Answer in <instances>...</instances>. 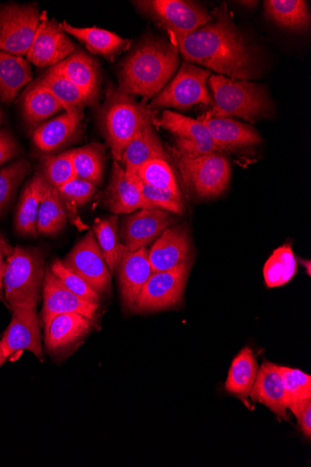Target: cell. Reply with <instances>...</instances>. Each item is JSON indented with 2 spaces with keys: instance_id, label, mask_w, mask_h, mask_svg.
Returning <instances> with one entry per match:
<instances>
[{
  "instance_id": "44",
  "label": "cell",
  "mask_w": 311,
  "mask_h": 467,
  "mask_svg": "<svg viewBox=\"0 0 311 467\" xmlns=\"http://www.w3.org/2000/svg\"><path fill=\"white\" fill-rule=\"evenodd\" d=\"M19 146L14 136L6 130L0 131V166L16 157Z\"/></svg>"
},
{
  "instance_id": "39",
  "label": "cell",
  "mask_w": 311,
  "mask_h": 467,
  "mask_svg": "<svg viewBox=\"0 0 311 467\" xmlns=\"http://www.w3.org/2000/svg\"><path fill=\"white\" fill-rule=\"evenodd\" d=\"M29 171L30 164L26 159L0 169V214L8 207Z\"/></svg>"
},
{
  "instance_id": "29",
  "label": "cell",
  "mask_w": 311,
  "mask_h": 467,
  "mask_svg": "<svg viewBox=\"0 0 311 467\" xmlns=\"http://www.w3.org/2000/svg\"><path fill=\"white\" fill-rule=\"evenodd\" d=\"M31 80L32 70L27 60L0 51V100L11 104Z\"/></svg>"
},
{
  "instance_id": "18",
  "label": "cell",
  "mask_w": 311,
  "mask_h": 467,
  "mask_svg": "<svg viewBox=\"0 0 311 467\" xmlns=\"http://www.w3.org/2000/svg\"><path fill=\"white\" fill-rule=\"evenodd\" d=\"M249 397L269 408L279 418L288 420L285 387L281 367L264 361L258 368Z\"/></svg>"
},
{
  "instance_id": "16",
  "label": "cell",
  "mask_w": 311,
  "mask_h": 467,
  "mask_svg": "<svg viewBox=\"0 0 311 467\" xmlns=\"http://www.w3.org/2000/svg\"><path fill=\"white\" fill-rule=\"evenodd\" d=\"M117 269H119L123 303L129 309L136 310L139 296L153 274L149 249L147 247L137 251L125 249Z\"/></svg>"
},
{
  "instance_id": "49",
  "label": "cell",
  "mask_w": 311,
  "mask_h": 467,
  "mask_svg": "<svg viewBox=\"0 0 311 467\" xmlns=\"http://www.w3.org/2000/svg\"><path fill=\"white\" fill-rule=\"evenodd\" d=\"M2 119H3V112H2V110H0V122H2Z\"/></svg>"
},
{
  "instance_id": "46",
  "label": "cell",
  "mask_w": 311,
  "mask_h": 467,
  "mask_svg": "<svg viewBox=\"0 0 311 467\" xmlns=\"http://www.w3.org/2000/svg\"><path fill=\"white\" fill-rule=\"evenodd\" d=\"M297 421L303 434L310 439L311 437V403H309L297 418Z\"/></svg>"
},
{
  "instance_id": "30",
  "label": "cell",
  "mask_w": 311,
  "mask_h": 467,
  "mask_svg": "<svg viewBox=\"0 0 311 467\" xmlns=\"http://www.w3.org/2000/svg\"><path fill=\"white\" fill-rule=\"evenodd\" d=\"M257 371L254 353L250 348H244L233 360L225 384L226 391L239 398L247 407Z\"/></svg>"
},
{
  "instance_id": "26",
  "label": "cell",
  "mask_w": 311,
  "mask_h": 467,
  "mask_svg": "<svg viewBox=\"0 0 311 467\" xmlns=\"http://www.w3.org/2000/svg\"><path fill=\"white\" fill-rule=\"evenodd\" d=\"M21 103L23 117L30 130H36L42 121L64 110L60 102L39 78L26 89Z\"/></svg>"
},
{
  "instance_id": "35",
  "label": "cell",
  "mask_w": 311,
  "mask_h": 467,
  "mask_svg": "<svg viewBox=\"0 0 311 467\" xmlns=\"http://www.w3.org/2000/svg\"><path fill=\"white\" fill-rule=\"evenodd\" d=\"M281 370L285 380L286 408L297 419L311 403V377L295 368L281 367Z\"/></svg>"
},
{
  "instance_id": "20",
  "label": "cell",
  "mask_w": 311,
  "mask_h": 467,
  "mask_svg": "<svg viewBox=\"0 0 311 467\" xmlns=\"http://www.w3.org/2000/svg\"><path fill=\"white\" fill-rule=\"evenodd\" d=\"M50 68L75 84L87 98L88 105H95L98 96L99 76L97 62L91 57L75 51Z\"/></svg>"
},
{
  "instance_id": "41",
  "label": "cell",
  "mask_w": 311,
  "mask_h": 467,
  "mask_svg": "<svg viewBox=\"0 0 311 467\" xmlns=\"http://www.w3.org/2000/svg\"><path fill=\"white\" fill-rule=\"evenodd\" d=\"M128 177L137 184L143 197L153 209L158 208L167 212H171V213L175 214L183 213L184 203L181 193L155 188L136 178Z\"/></svg>"
},
{
  "instance_id": "45",
  "label": "cell",
  "mask_w": 311,
  "mask_h": 467,
  "mask_svg": "<svg viewBox=\"0 0 311 467\" xmlns=\"http://www.w3.org/2000/svg\"><path fill=\"white\" fill-rule=\"evenodd\" d=\"M15 248L9 244L5 236L0 234V276L4 277L9 258L12 256Z\"/></svg>"
},
{
  "instance_id": "9",
  "label": "cell",
  "mask_w": 311,
  "mask_h": 467,
  "mask_svg": "<svg viewBox=\"0 0 311 467\" xmlns=\"http://www.w3.org/2000/svg\"><path fill=\"white\" fill-rule=\"evenodd\" d=\"M172 37L185 36L213 21L202 6L182 0H150L136 3Z\"/></svg>"
},
{
  "instance_id": "22",
  "label": "cell",
  "mask_w": 311,
  "mask_h": 467,
  "mask_svg": "<svg viewBox=\"0 0 311 467\" xmlns=\"http://www.w3.org/2000/svg\"><path fill=\"white\" fill-rule=\"evenodd\" d=\"M91 328L92 320L81 315H58L46 328L47 348L52 353L66 351L80 342Z\"/></svg>"
},
{
  "instance_id": "14",
  "label": "cell",
  "mask_w": 311,
  "mask_h": 467,
  "mask_svg": "<svg viewBox=\"0 0 311 467\" xmlns=\"http://www.w3.org/2000/svg\"><path fill=\"white\" fill-rule=\"evenodd\" d=\"M42 321L47 328L58 315L75 313L93 320L99 309V304L87 301L68 290L50 269L46 270L43 285Z\"/></svg>"
},
{
  "instance_id": "15",
  "label": "cell",
  "mask_w": 311,
  "mask_h": 467,
  "mask_svg": "<svg viewBox=\"0 0 311 467\" xmlns=\"http://www.w3.org/2000/svg\"><path fill=\"white\" fill-rule=\"evenodd\" d=\"M36 309V306L11 309V324L0 341V348L7 358L26 350L32 352L36 358H41V337Z\"/></svg>"
},
{
  "instance_id": "40",
  "label": "cell",
  "mask_w": 311,
  "mask_h": 467,
  "mask_svg": "<svg viewBox=\"0 0 311 467\" xmlns=\"http://www.w3.org/2000/svg\"><path fill=\"white\" fill-rule=\"evenodd\" d=\"M41 173L47 182L56 189L76 179L70 150L44 158Z\"/></svg>"
},
{
  "instance_id": "37",
  "label": "cell",
  "mask_w": 311,
  "mask_h": 467,
  "mask_svg": "<svg viewBox=\"0 0 311 467\" xmlns=\"http://www.w3.org/2000/svg\"><path fill=\"white\" fill-rule=\"evenodd\" d=\"M96 238L110 273H115L125 247L119 241L118 218L109 217L94 227Z\"/></svg>"
},
{
  "instance_id": "8",
  "label": "cell",
  "mask_w": 311,
  "mask_h": 467,
  "mask_svg": "<svg viewBox=\"0 0 311 467\" xmlns=\"http://www.w3.org/2000/svg\"><path fill=\"white\" fill-rule=\"evenodd\" d=\"M41 15L36 5L0 6V51L16 57L28 54Z\"/></svg>"
},
{
  "instance_id": "33",
  "label": "cell",
  "mask_w": 311,
  "mask_h": 467,
  "mask_svg": "<svg viewBox=\"0 0 311 467\" xmlns=\"http://www.w3.org/2000/svg\"><path fill=\"white\" fill-rule=\"evenodd\" d=\"M77 178L99 186L105 168V148L99 143L70 150Z\"/></svg>"
},
{
  "instance_id": "7",
  "label": "cell",
  "mask_w": 311,
  "mask_h": 467,
  "mask_svg": "<svg viewBox=\"0 0 311 467\" xmlns=\"http://www.w3.org/2000/svg\"><path fill=\"white\" fill-rule=\"evenodd\" d=\"M210 76V71L185 62L150 107L186 109L196 104L213 106L206 85Z\"/></svg>"
},
{
  "instance_id": "21",
  "label": "cell",
  "mask_w": 311,
  "mask_h": 467,
  "mask_svg": "<svg viewBox=\"0 0 311 467\" xmlns=\"http://www.w3.org/2000/svg\"><path fill=\"white\" fill-rule=\"evenodd\" d=\"M105 203L114 214L130 213L138 209H153L117 161L113 163Z\"/></svg>"
},
{
  "instance_id": "38",
  "label": "cell",
  "mask_w": 311,
  "mask_h": 467,
  "mask_svg": "<svg viewBox=\"0 0 311 467\" xmlns=\"http://www.w3.org/2000/svg\"><path fill=\"white\" fill-rule=\"evenodd\" d=\"M163 190L181 193L171 167L165 160H152L143 164L135 174L128 175Z\"/></svg>"
},
{
  "instance_id": "36",
  "label": "cell",
  "mask_w": 311,
  "mask_h": 467,
  "mask_svg": "<svg viewBox=\"0 0 311 467\" xmlns=\"http://www.w3.org/2000/svg\"><path fill=\"white\" fill-rule=\"evenodd\" d=\"M296 261L291 244L276 249L264 267L266 285L277 287L287 284L296 274Z\"/></svg>"
},
{
  "instance_id": "27",
  "label": "cell",
  "mask_w": 311,
  "mask_h": 467,
  "mask_svg": "<svg viewBox=\"0 0 311 467\" xmlns=\"http://www.w3.org/2000/svg\"><path fill=\"white\" fill-rule=\"evenodd\" d=\"M60 26L66 33L81 41L92 54L110 60L125 51L130 46L128 39L105 29L98 27L78 28L67 22L60 24Z\"/></svg>"
},
{
  "instance_id": "47",
  "label": "cell",
  "mask_w": 311,
  "mask_h": 467,
  "mask_svg": "<svg viewBox=\"0 0 311 467\" xmlns=\"http://www.w3.org/2000/svg\"><path fill=\"white\" fill-rule=\"evenodd\" d=\"M3 279H4V277L0 276V303H3L7 307H9L8 304L6 302V299H5V291H4V281H3Z\"/></svg>"
},
{
  "instance_id": "4",
  "label": "cell",
  "mask_w": 311,
  "mask_h": 467,
  "mask_svg": "<svg viewBox=\"0 0 311 467\" xmlns=\"http://www.w3.org/2000/svg\"><path fill=\"white\" fill-rule=\"evenodd\" d=\"M209 84L214 104L199 119L236 116L254 122L268 115L272 109L268 94L259 84L220 75L211 76Z\"/></svg>"
},
{
  "instance_id": "31",
  "label": "cell",
  "mask_w": 311,
  "mask_h": 467,
  "mask_svg": "<svg viewBox=\"0 0 311 467\" xmlns=\"http://www.w3.org/2000/svg\"><path fill=\"white\" fill-rule=\"evenodd\" d=\"M67 221V209L57 189L47 183L39 205L37 234L52 236L58 234Z\"/></svg>"
},
{
  "instance_id": "2",
  "label": "cell",
  "mask_w": 311,
  "mask_h": 467,
  "mask_svg": "<svg viewBox=\"0 0 311 467\" xmlns=\"http://www.w3.org/2000/svg\"><path fill=\"white\" fill-rule=\"evenodd\" d=\"M179 50L162 40L149 38L121 64L120 89L131 96L158 95L179 67Z\"/></svg>"
},
{
  "instance_id": "25",
  "label": "cell",
  "mask_w": 311,
  "mask_h": 467,
  "mask_svg": "<svg viewBox=\"0 0 311 467\" xmlns=\"http://www.w3.org/2000/svg\"><path fill=\"white\" fill-rule=\"evenodd\" d=\"M83 113H64L41 123L33 133V142L44 152L57 151L72 140L79 129Z\"/></svg>"
},
{
  "instance_id": "48",
  "label": "cell",
  "mask_w": 311,
  "mask_h": 467,
  "mask_svg": "<svg viewBox=\"0 0 311 467\" xmlns=\"http://www.w3.org/2000/svg\"><path fill=\"white\" fill-rule=\"evenodd\" d=\"M7 358L5 356L2 348H0V367L4 365V363L6 361Z\"/></svg>"
},
{
  "instance_id": "1",
  "label": "cell",
  "mask_w": 311,
  "mask_h": 467,
  "mask_svg": "<svg viewBox=\"0 0 311 467\" xmlns=\"http://www.w3.org/2000/svg\"><path fill=\"white\" fill-rule=\"evenodd\" d=\"M171 39L188 62L239 80L256 78L260 74L259 57L234 24L226 5L213 12L212 22L188 36Z\"/></svg>"
},
{
  "instance_id": "24",
  "label": "cell",
  "mask_w": 311,
  "mask_h": 467,
  "mask_svg": "<svg viewBox=\"0 0 311 467\" xmlns=\"http://www.w3.org/2000/svg\"><path fill=\"white\" fill-rule=\"evenodd\" d=\"M202 121L220 150H231L261 142L252 126L228 118L198 119Z\"/></svg>"
},
{
  "instance_id": "32",
  "label": "cell",
  "mask_w": 311,
  "mask_h": 467,
  "mask_svg": "<svg viewBox=\"0 0 311 467\" xmlns=\"http://www.w3.org/2000/svg\"><path fill=\"white\" fill-rule=\"evenodd\" d=\"M264 13L277 25L293 30L306 29L310 22L307 4L303 0H268Z\"/></svg>"
},
{
  "instance_id": "23",
  "label": "cell",
  "mask_w": 311,
  "mask_h": 467,
  "mask_svg": "<svg viewBox=\"0 0 311 467\" xmlns=\"http://www.w3.org/2000/svg\"><path fill=\"white\" fill-rule=\"evenodd\" d=\"M153 121L145 124L125 148L121 162L127 175L135 174L146 162L152 160H169L161 140L153 130Z\"/></svg>"
},
{
  "instance_id": "42",
  "label": "cell",
  "mask_w": 311,
  "mask_h": 467,
  "mask_svg": "<svg viewBox=\"0 0 311 467\" xmlns=\"http://www.w3.org/2000/svg\"><path fill=\"white\" fill-rule=\"evenodd\" d=\"M54 275L72 293L87 301L99 304V293L80 276L67 269L62 261H55L50 267Z\"/></svg>"
},
{
  "instance_id": "5",
  "label": "cell",
  "mask_w": 311,
  "mask_h": 467,
  "mask_svg": "<svg viewBox=\"0 0 311 467\" xmlns=\"http://www.w3.org/2000/svg\"><path fill=\"white\" fill-rule=\"evenodd\" d=\"M44 258L37 248L16 246L4 275V288L8 306H36L43 285Z\"/></svg>"
},
{
  "instance_id": "28",
  "label": "cell",
  "mask_w": 311,
  "mask_h": 467,
  "mask_svg": "<svg viewBox=\"0 0 311 467\" xmlns=\"http://www.w3.org/2000/svg\"><path fill=\"white\" fill-rule=\"evenodd\" d=\"M47 183L43 174L37 172L25 186L15 219L16 230L19 234L36 236L38 210Z\"/></svg>"
},
{
  "instance_id": "10",
  "label": "cell",
  "mask_w": 311,
  "mask_h": 467,
  "mask_svg": "<svg viewBox=\"0 0 311 467\" xmlns=\"http://www.w3.org/2000/svg\"><path fill=\"white\" fill-rule=\"evenodd\" d=\"M154 121L174 136L177 156L195 158L221 151L206 125L199 119L165 110Z\"/></svg>"
},
{
  "instance_id": "43",
  "label": "cell",
  "mask_w": 311,
  "mask_h": 467,
  "mask_svg": "<svg viewBox=\"0 0 311 467\" xmlns=\"http://www.w3.org/2000/svg\"><path fill=\"white\" fill-rule=\"evenodd\" d=\"M67 209L70 211L86 204L97 192V186L91 182L76 178L57 189Z\"/></svg>"
},
{
  "instance_id": "34",
  "label": "cell",
  "mask_w": 311,
  "mask_h": 467,
  "mask_svg": "<svg viewBox=\"0 0 311 467\" xmlns=\"http://www.w3.org/2000/svg\"><path fill=\"white\" fill-rule=\"evenodd\" d=\"M39 79L60 102L66 112L83 113L85 106L88 105L87 98L75 84L51 68Z\"/></svg>"
},
{
  "instance_id": "6",
  "label": "cell",
  "mask_w": 311,
  "mask_h": 467,
  "mask_svg": "<svg viewBox=\"0 0 311 467\" xmlns=\"http://www.w3.org/2000/svg\"><path fill=\"white\" fill-rule=\"evenodd\" d=\"M180 172L185 185L196 195L211 198L227 189L231 164L223 155L213 152L195 158L177 156Z\"/></svg>"
},
{
  "instance_id": "11",
  "label": "cell",
  "mask_w": 311,
  "mask_h": 467,
  "mask_svg": "<svg viewBox=\"0 0 311 467\" xmlns=\"http://www.w3.org/2000/svg\"><path fill=\"white\" fill-rule=\"evenodd\" d=\"M190 269L191 265L186 263L168 271L153 273L139 296L136 310L158 311L179 304Z\"/></svg>"
},
{
  "instance_id": "13",
  "label": "cell",
  "mask_w": 311,
  "mask_h": 467,
  "mask_svg": "<svg viewBox=\"0 0 311 467\" xmlns=\"http://www.w3.org/2000/svg\"><path fill=\"white\" fill-rule=\"evenodd\" d=\"M75 51L74 42L61 28L60 24L49 20L47 14L42 13L26 60L38 67H52Z\"/></svg>"
},
{
  "instance_id": "3",
  "label": "cell",
  "mask_w": 311,
  "mask_h": 467,
  "mask_svg": "<svg viewBox=\"0 0 311 467\" xmlns=\"http://www.w3.org/2000/svg\"><path fill=\"white\" fill-rule=\"evenodd\" d=\"M100 120L115 161H121L129 142L154 119L146 101L139 102L122 89L110 87L100 110Z\"/></svg>"
},
{
  "instance_id": "19",
  "label": "cell",
  "mask_w": 311,
  "mask_h": 467,
  "mask_svg": "<svg viewBox=\"0 0 311 467\" xmlns=\"http://www.w3.org/2000/svg\"><path fill=\"white\" fill-rule=\"evenodd\" d=\"M191 244L185 230L166 229L149 250L153 273L164 272L188 263Z\"/></svg>"
},
{
  "instance_id": "17",
  "label": "cell",
  "mask_w": 311,
  "mask_h": 467,
  "mask_svg": "<svg viewBox=\"0 0 311 467\" xmlns=\"http://www.w3.org/2000/svg\"><path fill=\"white\" fill-rule=\"evenodd\" d=\"M172 218L161 209H141L130 216L122 228L123 246L137 251L153 242L171 225Z\"/></svg>"
},
{
  "instance_id": "12",
  "label": "cell",
  "mask_w": 311,
  "mask_h": 467,
  "mask_svg": "<svg viewBox=\"0 0 311 467\" xmlns=\"http://www.w3.org/2000/svg\"><path fill=\"white\" fill-rule=\"evenodd\" d=\"M62 262L98 293L110 288L111 275L93 232H88Z\"/></svg>"
}]
</instances>
